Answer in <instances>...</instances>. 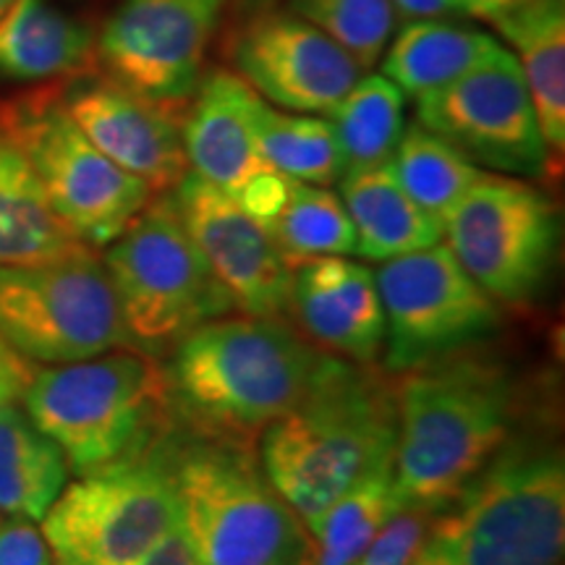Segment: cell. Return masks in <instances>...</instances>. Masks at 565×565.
I'll return each mask as SVG.
<instances>
[{
  "instance_id": "30",
  "label": "cell",
  "mask_w": 565,
  "mask_h": 565,
  "mask_svg": "<svg viewBox=\"0 0 565 565\" xmlns=\"http://www.w3.org/2000/svg\"><path fill=\"white\" fill-rule=\"evenodd\" d=\"M387 166L404 192L440 221L482 175V168L422 124L406 126Z\"/></svg>"
},
{
  "instance_id": "42",
  "label": "cell",
  "mask_w": 565,
  "mask_h": 565,
  "mask_svg": "<svg viewBox=\"0 0 565 565\" xmlns=\"http://www.w3.org/2000/svg\"><path fill=\"white\" fill-rule=\"evenodd\" d=\"M13 3V0H0V13H3L6 9H9V6Z\"/></svg>"
},
{
  "instance_id": "36",
  "label": "cell",
  "mask_w": 565,
  "mask_h": 565,
  "mask_svg": "<svg viewBox=\"0 0 565 565\" xmlns=\"http://www.w3.org/2000/svg\"><path fill=\"white\" fill-rule=\"evenodd\" d=\"M139 565H200V561H196L186 532H183L181 524H175L150 553L141 557Z\"/></svg>"
},
{
  "instance_id": "39",
  "label": "cell",
  "mask_w": 565,
  "mask_h": 565,
  "mask_svg": "<svg viewBox=\"0 0 565 565\" xmlns=\"http://www.w3.org/2000/svg\"><path fill=\"white\" fill-rule=\"evenodd\" d=\"M34 370H0V404H13L21 401L26 385H30Z\"/></svg>"
},
{
  "instance_id": "37",
  "label": "cell",
  "mask_w": 565,
  "mask_h": 565,
  "mask_svg": "<svg viewBox=\"0 0 565 565\" xmlns=\"http://www.w3.org/2000/svg\"><path fill=\"white\" fill-rule=\"evenodd\" d=\"M395 19L422 21V19H450L461 17L456 0H391Z\"/></svg>"
},
{
  "instance_id": "21",
  "label": "cell",
  "mask_w": 565,
  "mask_h": 565,
  "mask_svg": "<svg viewBox=\"0 0 565 565\" xmlns=\"http://www.w3.org/2000/svg\"><path fill=\"white\" fill-rule=\"evenodd\" d=\"M494 26L513 45L524 74L542 139L553 171H561L565 152V6L563 0H526L494 19Z\"/></svg>"
},
{
  "instance_id": "14",
  "label": "cell",
  "mask_w": 565,
  "mask_h": 565,
  "mask_svg": "<svg viewBox=\"0 0 565 565\" xmlns=\"http://www.w3.org/2000/svg\"><path fill=\"white\" fill-rule=\"evenodd\" d=\"M228 0H124L103 24L95 58L110 79L186 108L200 87Z\"/></svg>"
},
{
  "instance_id": "25",
  "label": "cell",
  "mask_w": 565,
  "mask_h": 565,
  "mask_svg": "<svg viewBox=\"0 0 565 565\" xmlns=\"http://www.w3.org/2000/svg\"><path fill=\"white\" fill-rule=\"evenodd\" d=\"M500 42L477 26L450 19L406 21L383 53V76L404 95L419 97L440 89L475 68Z\"/></svg>"
},
{
  "instance_id": "1",
  "label": "cell",
  "mask_w": 565,
  "mask_h": 565,
  "mask_svg": "<svg viewBox=\"0 0 565 565\" xmlns=\"http://www.w3.org/2000/svg\"><path fill=\"white\" fill-rule=\"evenodd\" d=\"M395 377L393 498L448 511L515 433L519 385L477 345Z\"/></svg>"
},
{
  "instance_id": "18",
  "label": "cell",
  "mask_w": 565,
  "mask_h": 565,
  "mask_svg": "<svg viewBox=\"0 0 565 565\" xmlns=\"http://www.w3.org/2000/svg\"><path fill=\"white\" fill-rule=\"evenodd\" d=\"M291 317L301 333L328 353L377 364L385 343V315L370 267L345 257H320L296 267Z\"/></svg>"
},
{
  "instance_id": "22",
  "label": "cell",
  "mask_w": 565,
  "mask_h": 565,
  "mask_svg": "<svg viewBox=\"0 0 565 565\" xmlns=\"http://www.w3.org/2000/svg\"><path fill=\"white\" fill-rule=\"evenodd\" d=\"M338 183L356 233V257L385 263L443 242L445 225L440 217L429 215L404 192L387 162L345 171Z\"/></svg>"
},
{
  "instance_id": "32",
  "label": "cell",
  "mask_w": 565,
  "mask_h": 565,
  "mask_svg": "<svg viewBox=\"0 0 565 565\" xmlns=\"http://www.w3.org/2000/svg\"><path fill=\"white\" fill-rule=\"evenodd\" d=\"M437 519L427 508H398L356 565H406Z\"/></svg>"
},
{
  "instance_id": "41",
  "label": "cell",
  "mask_w": 565,
  "mask_h": 565,
  "mask_svg": "<svg viewBox=\"0 0 565 565\" xmlns=\"http://www.w3.org/2000/svg\"><path fill=\"white\" fill-rule=\"evenodd\" d=\"M233 3H236L238 11L252 13V11H259V9H270L275 0H233Z\"/></svg>"
},
{
  "instance_id": "23",
  "label": "cell",
  "mask_w": 565,
  "mask_h": 565,
  "mask_svg": "<svg viewBox=\"0 0 565 565\" xmlns=\"http://www.w3.org/2000/svg\"><path fill=\"white\" fill-rule=\"evenodd\" d=\"M95 58L87 26L47 0H13L0 13V74L17 82H61Z\"/></svg>"
},
{
  "instance_id": "26",
  "label": "cell",
  "mask_w": 565,
  "mask_h": 565,
  "mask_svg": "<svg viewBox=\"0 0 565 565\" xmlns=\"http://www.w3.org/2000/svg\"><path fill=\"white\" fill-rule=\"evenodd\" d=\"M252 121L259 154L273 171L317 186L341 181L345 162L330 121L309 113L280 110L259 95L254 100Z\"/></svg>"
},
{
  "instance_id": "8",
  "label": "cell",
  "mask_w": 565,
  "mask_h": 565,
  "mask_svg": "<svg viewBox=\"0 0 565 565\" xmlns=\"http://www.w3.org/2000/svg\"><path fill=\"white\" fill-rule=\"evenodd\" d=\"M175 445L179 424L121 461L63 487L40 526L55 561L139 565L179 524Z\"/></svg>"
},
{
  "instance_id": "31",
  "label": "cell",
  "mask_w": 565,
  "mask_h": 565,
  "mask_svg": "<svg viewBox=\"0 0 565 565\" xmlns=\"http://www.w3.org/2000/svg\"><path fill=\"white\" fill-rule=\"evenodd\" d=\"M288 6L333 38L364 71L380 63L395 30L391 0H291Z\"/></svg>"
},
{
  "instance_id": "43",
  "label": "cell",
  "mask_w": 565,
  "mask_h": 565,
  "mask_svg": "<svg viewBox=\"0 0 565 565\" xmlns=\"http://www.w3.org/2000/svg\"><path fill=\"white\" fill-rule=\"evenodd\" d=\"M58 565H76V563H66V561H58Z\"/></svg>"
},
{
  "instance_id": "3",
  "label": "cell",
  "mask_w": 565,
  "mask_h": 565,
  "mask_svg": "<svg viewBox=\"0 0 565 565\" xmlns=\"http://www.w3.org/2000/svg\"><path fill=\"white\" fill-rule=\"evenodd\" d=\"M395 374L324 353L312 385L259 437V461L307 532L359 479L393 463Z\"/></svg>"
},
{
  "instance_id": "38",
  "label": "cell",
  "mask_w": 565,
  "mask_h": 565,
  "mask_svg": "<svg viewBox=\"0 0 565 565\" xmlns=\"http://www.w3.org/2000/svg\"><path fill=\"white\" fill-rule=\"evenodd\" d=\"M521 3H526V0H456L461 17H475L482 21H494L505 17L508 11L519 9Z\"/></svg>"
},
{
  "instance_id": "15",
  "label": "cell",
  "mask_w": 565,
  "mask_h": 565,
  "mask_svg": "<svg viewBox=\"0 0 565 565\" xmlns=\"http://www.w3.org/2000/svg\"><path fill=\"white\" fill-rule=\"evenodd\" d=\"M228 61L265 103L309 116H328L364 74L333 38L273 6L231 32Z\"/></svg>"
},
{
  "instance_id": "7",
  "label": "cell",
  "mask_w": 565,
  "mask_h": 565,
  "mask_svg": "<svg viewBox=\"0 0 565 565\" xmlns=\"http://www.w3.org/2000/svg\"><path fill=\"white\" fill-rule=\"evenodd\" d=\"M458 565H561L565 454L553 433H513L450 505Z\"/></svg>"
},
{
  "instance_id": "5",
  "label": "cell",
  "mask_w": 565,
  "mask_h": 565,
  "mask_svg": "<svg viewBox=\"0 0 565 565\" xmlns=\"http://www.w3.org/2000/svg\"><path fill=\"white\" fill-rule=\"evenodd\" d=\"M19 404L76 477L121 461L175 424L162 364L137 349L38 370Z\"/></svg>"
},
{
  "instance_id": "6",
  "label": "cell",
  "mask_w": 565,
  "mask_h": 565,
  "mask_svg": "<svg viewBox=\"0 0 565 565\" xmlns=\"http://www.w3.org/2000/svg\"><path fill=\"white\" fill-rule=\"evenodd\" d=\"M134 349L166 359L200 324L236 312L183 228L173 192L154 194L103 257Z\"/></svg>"
},
{
  "instance_id": "29",
  "label": "cell",
  "mask_w": 565,
  "mask_h": 565,
  "mask_svg": "<svg viewBox=\"0 0 565 565\" xmlns=\"http://www.w3.org/2000/svg\"><path fill=\"white\" fill-rule=\"evenodd\" d=\"M395 511L393 463H385L343 492L312 526L307 565H356Z\"/></svg>"
},
{
  "instance_id": "2",
  "label": "cell",
  "mask_w": 565,
  "mask_h": 565,
  "mask_svg": "<svg viewBox=\"0 0 565 565\" xmlns=\"http://www.w3.org/2000/svg\"><path fill=\"white\" fill-rule=\"evenodd\" d=\"M324 353L288 317L231 312L204 322L162 364L173 422L196 437L257 448L299 404Z\"/></svg>"
},
{
  "instance_id": "13",
  "label": "cell",
  "mask_w": 565,
  "mask_h": 565,
  "mask_svg": "<svg viewBox=\"0 0 565 565\" xmlns=\"http://www.w3.org/2000/svg\"><path fill=\"white\" fill-rule=\"evenodd\" d=\"M416 124L492 173L542 179L553 171L524 74L503 45L456 82L416 97Z\"/></svg>"
},
{
  "instance_id": "34",
  "label": "cell",
  "mask_w": 565,
  "mask_h": 565,
  "mask_svg": "<svg viewBox=\"0 0 565 565\" xmlns=\"http://www.w3.org/2000/svg\"><path fill=\"white\" fill-rule=\"evenodd\" d=\"M291 186L294 179L267 168V171L257 173L252 181L244 183V189L236 194V200L246 212H249L254 221L263 225V228H267V223H270L280 212L282 204H286L288 194H291Z\"/></svg>"
},
{
  "instance_id": "28",
  "label": "cell",
  "mask_w": 565,
  "mask_h": 565,
  "mask_svg": "<svg viewBox=\"0 0 565 565\" xmlns=\"http://www.w3.org/2000/svg\"><path fill=\"white\" fill-rule=\"evenodd\" d=\"M265 231L291 270L312 259L356 252V233L341 194L317 183L294 181L286 204Z\"/></svg>"
},
{
  "instance_id": "35",
  "label": "cell",
  "mask_w": 565,
  "mask_h": 565,
  "mask_svg": "<svg viewBox=\"0 0 565 565\" xmlns=\"http://www.w3.org/2000/svg\"><path fill=\"white\" fill-rule=\"evenodd\" d=\"M406 565H458V529L450 508L437 513L433 529Z\"/></svg>"
},
{
  "instance_id": "11",
  "label": "cell",
  "mask_w": 565,
  "mask_h": 565,
  "mask_svg": "<svg viewBox=\"0 0 565 565\" xmlns=\"http://www.w3.org/2000/svg\"><path fill=\"white\" fill-rule=\"evenodd\" d=\"M443 225L448 249L498 307H529L547 286L561 212L534 183L482 173Z\"/></svg>"
},
{
  "instance_id": "27",
  "label": "cell",
  "mask_w": 565,
  "mask_h": 565,
  "mask_svg": "<svg viewBox=\"0 0 565 565\" xmlns=\"http://www.w3.org/2000/svg\"><path fill=\"white\" fill-rule=\"evenodd\" d=\"M406 95L383 74H362L328 113L345 171L385 166L406 129Z\"/></svg>"
},
{
  "instance_id": "19",
  "label": "cell",
  "mask_w": 565,
  "mask_h": 565,
  "mask_svg": "<svg viewBox=\"0 0 565 565\" xmlns=\"http://www.w3.org/2000/svg\"><path fill=\"white\" fill-rule=\"evenodd\" d=\"M257 92L231 68H212L183 110L181 137L189 171L236 196L246 181L267 171L254 139Z\"/></svg>"
},
{
  "instance_id": "12",
  "label": "cell",
  "mask_w": 565,
  "mask_h": 565,
  "mask_svg": "<svg viewBox=\"0 0 565 565\" xmlns=\"http://www.w3.org/2000/svg\"><path fill=\"white\" fill-rule=\"evenodd\" d=\"M374 280L385 315L383 370L391 374L475 349L503 324V309L443 242L385 259Z\"/></svg>"
},
{
  "instance_id": "4",
  "label": "cell",
  "mask_w": 565,
  "mask_h": 565,
  "mask_svg": "<svg viewBox=\"0 0 565 565\" xmlns=\"http://www.w3.org/2000/svg\"><path fill=\"white\" fill-rule=\"evenodd\" d=\"M179 524L200 565H307L312 536L267 479L257 448L179 427Z\"/></svg>"
},
{
  "instance_id": "17",
  "label": "cell",
  "mask_w": 565,
  "mask_h": 565,
  "mask_svg": "<svg viewBox=\"0 0 565 565\" xmlns=\"http://www.w3.org/2000/svg\"><path fill=\"white\" fill-rule=\"evenodd\" d=\"M58 95L84 137L154 194L173 192L189 173L181 137L186 108L158 103L108 74L92 76L87 71L63 79Z\"/></svg>"
},
{
  "instance_id": "16",
  "label": "cell",
  "mask_w": 565,
  "mask_h": 565,
  "mask_svg": "<svg viewBox=\"0 0 565 565\" xmlns=\"http://www.w3.org/2000/svg\"><path fill=\"white\" fill-rule=\"evenodd\" d=\"M173 200L183 228L231 296L236 312L291 317L294 270L236 196L189 171L173 189Z\"/></svg>"
},
{
  "instance_id": "40",
  "label": "cell",
  "mask_w": 565,
  "mask_h": 565,
  "mask_svg": "<svg viewBox=\"0 0 565 565\" xmlns=\"http://www.w3.org/2000/svg\"><path fill=\"white\" fill-rule=\"evenodd\" d=\"M30 362H26V359H21L17 351L11 349L9 343L3 341V338H0V370H30Z\"/></svg>"
},
{
  "instance_id": "20",
  "label": "cell",
  "mask_w": 565,
  "mask_h": 565,
  "mask_svg": "<svg viewBox=\"0 0 565 565\" xmlns=\"http://www.w3.org/2000/svg\"><path fill=\"white\" fill-rule=\"evenodd\" d=\"M89 249L53 212L0 103V265L51 263Z\"/></svg>"
},
{
  "instance_id": "24",
  "label": "cell",
  "mask_w": 565,
  "mask_h": 565,
  "mask_svg": "<svg viewBox=\"0 0 565 565\" xmlns=\"http://www.w3.org/2000/svg\"><path fill=\"white\" fill-rule=\"evenodd\" d=\"M63 450L19 401L0 404V515L42 521L68 484Z\"/></svg>"
},
{
  "instance_id": "9",
  "label": "cell",
  "mask_w": 565,
  "mask_h": 565,
  "mask_svg": "<svg viewBox=\"0 0 565 565\" xmlns=\"http://www.w3.org/2000/svg\"><path fill=\"white\" fill-rule=\"evenodd\" d=\"M0 338L30 364L47 366L134 349L95 249L51 263L0 265Z\"/></svg>"
},
{
  "instance_id": "33",
  "label": "cell",
  "mask_w": 565,
  "mask_h": 565,
  "mask_svg": "<svg viewBox=\"0 0 565 565\" xmlns=\"http://www.w3.org/2000/svg\"><path fill=\"white\" fill-rule=\"evenodd\" d=\"M0 565H53V550L34 521L0 519Z\"/></svg>"
},
{
  "instance_id": "10",
  "label": "cell",
  "mask_w": 565,
  "mask_h": 565,
  "mask_svg": "<svg viewBox=\"0 0 565 565\" xmlns=\"http://www.w3.org/2000/svg\"><path fill=\"white\" fill-rule=\"evenodd\" d=\"M3 108L53 212L92 249L116 242L154 196L71 121L58 84L6 100Z\"/></svg>"
}]
</instances>
